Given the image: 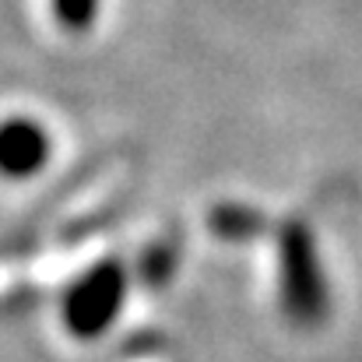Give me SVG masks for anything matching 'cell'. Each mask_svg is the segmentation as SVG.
Returning a JSON list of instances; mask_svg holds the SVG:
<instances>
[{
  "mask_svg": "<svg viewBox=\"0 0 362 362\" xmlns=\"http://www.w3.org/2000/svg\"><path fill=\"white\" fill-rule=\"evenodd\" d=\"M120 296H123L120 267H99L92 278H85L74 288L71 303H67V320H71L74 334H85V338L99 334L110 324V317H117Z\"/></svg>",
  "mask_w": 362,
  "mask_h": 362,
  "instance_id": "obj_1",
  "label": "cell"
},
{
  "mask_svg": "<svg viewBox=\"0 0 362 362\" xmlns=\"http://www.w3.org/2000/svg\"><path fill=\"white\" fill-rule=\"evenodd\" d=\"M285 306L299 320H317L324 313V281L303 233H292L285 243Z\"/></svg>",
  "mask_w": 362,
  "mask_h": 362,
  "instance_id": "obj_2",
  "label": "cell"
},
{
  "mask_svg": "<svg viewBox=\"0 0 362 362\" xmlns=\"http://www.w3.org/2000/svg\"><path fill=\"white\" fill-rule=\"evenodd\" d=\"M42 155H46V141H42L39 127L11 123L0 130V169L4 173H14V176L32 173V169H39Z\"/></svg>",
  "mask_w": 362,
  "mask_h": 362,
  "instance_id": "obj_3",
  "label": "cell"
}]
</instances>
